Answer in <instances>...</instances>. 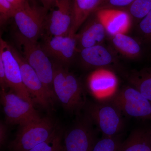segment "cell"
I'll return each instance as SVG.
<instances>
[{"label":"cell","instance_id":"d4e9b609","mask_svg":"<svg viewBox=\"0 0 151 151\" xmlns=\"http://www.w3.org/2000/svg\"><path fill=\"white\" fill-rule=\"evenodd\" d=\"M17 10L8 0H0V21L3 24L13 17Z\"/></svg>","mask_w":151,"mask_h":151},{"label":"cell","instance_id":"7a4b0ae2","mask_svg":"<svg viewBox=\"0 0 151 151\" xmlns=\"http://www.w3.org/2000/svg\"><path fill=\"white\" fill-rule=\"evenodd\" d=\"M15 38L26 61L35 71L52 101L55 99L53 88L54 65L48 55L37 42L27 39L18 32Z\"/></svg>","mask_w":151,"mask_h":151},{"label":"cell","instance_id":"9a60e30c","mask_svg":"<svg viewBox=\"0 0 151 151\" xmlns=\"http://www.w3.org/2000/svg\"><path fill=\"white\" fill-rule=\"evenodd\" d=\"M107 34L105 27L95 14V17L88 21L80 31L76 33L77 51L103 44Z\"/></svg>","mask_w":151,"mask_h":151},{"label":"cell","instance_id":"5bb4252c","mask_svg":"<svg viewBox=\"0 0 151 151\" xmlns=\"http://www.w3.org/2000/svg\"><path fill=\"white\" fill-rule=\"evenodd\" d=\"M96 14L110 36L126 34L132 24L129 13L120 9H101L96 11Z\"/></svg>","mask_w":151,"mask_h":151},{"label":"cell","instance_id":"44dd1931","mask_svg":"<svg viewBox=\"0 0 151 151\" xmlns=\"http://www.w3.org/2000/svg\"><path fill=\"white\" fill-rule=\"evenodd\" d=\"M151 10V0H135L129 6L132 24L137 25Z\"/></svg>","mask_w":151,"mask_h":151},{"label":"cell","instance_id":"9c48e42d","mask_svg":"<svg viewBox=\"0 0 151 151\" xmlns=\"http://www.w3.org/2000/svg\"><path fill=\"white\" fill-rule=\"evenodd\" d=\"M12 51L20 67L23 82L33 103L46 110H49L52 100L35 71L26 61L23 57L12 46Z\"/></svg>","mask_w":151,"mask_h":151},{"label":"cell","instance_id":"d6986e66","mask_svg":"<svg viewBox=\"0 0 151 151\" xmlns=\"http://www.w3.org/2000/svg\"><path fill=\"white\" fill-rule=\"evenodd\" d=\"M101 0H74L72 3L73 24L70 32H78L90 14L96 10Z\"/></svg>","mask_w":151,"mask_h":151},{"label":"cell","instance_id":"52a82bcc","mask_svg":"<svg viewBox=\"0 0 151 151\" xmlns=\"http://www.w3.org/2000/svg\"><path fill=\"white\" fill-rule=\"evenodd\" d=\"M45 11L29 3L17 10L13 18L19 33L28 40L37 42L45 25Z\"/></svg>","mask_w":151,"mask_h":151},{"label":"cell","instance_id":"f1b7e54d","mask_svg":"<svg viewBox=\"0 0 151 151\" xmlns=\"http://www.w3.org/2000/svg\"><path fill=\"white\" fill-rule=\"evenodd\" d=\"M43 5V8L47 10L53 7L58 0H40Z\"/></svg>","mask_w":151,"mask_h":151},{"label":"cell","instance_id":"7c38bea8","mask_svg":"<svg viewBox=\"0 0 151 151\" xmlns=\"http://www.w3.org/2000/svg\"><path fill=\"white\" fill-rule=\"evenodd\" d=\"M55 7L47 18L45 26L49 36L68 33L73 24L72 3L70 0H58Z\"/></svg>","mask_w":151,"mask_h":151},{"label":"cell","instance_id":"3957f363","mask_svg":"<svg viewBox=\"0 0 151 151\" xmlns=\"http://www.w3.org/2000/svg\"><path fill=\"white\" fill-rule=\"evenodd\" d=\"M57 129L48 118H41L20 126L9 148L10 151H29L48 139Z\"/></svg>","mask_w":151,"mask_h":151},{"label":"cell","instance_id":"7402d4cb","mask_svg":"<svg viewBox=\"0 0 151 151\" xmlns=\"http://www.w3.org/2000/svg\"><path fill=\"white\" fill-rule=\"evenodd\" d=\"M29 151H63L62 133L56 129L48 139Z\"/></svg>","mask_w":151,"mask_h":151},{"label":"cell","instance_id":"83f0119b","mask_svg":"<svg viewBox=\"0 0 151 151\" xmlns=\"http://www.w3.org/2000/svg\"><path fill=\"white\" fill-rule=\"evenodd\" d=\"M0 83L1 89L6 90L9 88L7 81L6 78L4 66L2 60L0 58Z\"/></svg>","mask_w":151,"mask_h":151},{"label":"cell","instance_id":"8992f818","mask_svg":"<svg viewBox=\"0 0 151 151\" xmlns=\"http://www.w3.org/2000/svg\"><path fill=\"white\" fill-rule=\"evenodd\" d=\"M1 99L8 124L20 126L40 118L33 103L24 100L12 90L1 89Z\"/></svg>","mask_w":151,"mask_h":151},{"label":"cell","instance_id":"ba28073f","mask_svg":"<svg viewBox=\"0 0 151 151\" xmlns=\"http://www.w3.org/2000/svg\"><path fill=\"white\" fill-rule=\"evenodd\" d=\"M93 123L86 114L69 129L64 136L63 151H92L97 140Z\"/></svg>","mask_w":151,"mask_h":151},{"label":"cell","instance_id":"30bf717a","mask_svg":"<svg viewBox=\"0 0 151 151\" xmlns=\"http://www.w3.org/2000/svg\"><path fill=\"white\" fill-rule=\"evenodd\" d=\"M0 58L4 66L9 88L23 99L33 103L23 82L19 64L13 53L12 46L2 38L0 40Z\"/></svg>","mask_w":151,"mask_h":151},{"label":"cell","instance_id":"603a6c76","mask_svg":"<svg viewBox=\"0 0 151 151\" xmlns=\"http://www.w3.org/2000/svg\"><path fill=\"white\" fill-rule=\"evenodd\" d=\"M136 26L138 40L151 45V10Z\"/></svg>","mask_w":151,"mask_h":151},{"label":"cell","instance_id":"5b68a950","mask_svg":"<svg viewBox=\"0 0 151 151\" xmlns=\"http://www.w3.org/2000/svg\"><path fill=\"white\" fill-rule=\"evenodd\" d=\"M110 101L123 115L151 121V101L132 86L119 89Z\"/></svg>","mask_w":151,"mask_h":151},{"label":"cell","instance_id":"277c9868","mask_svg":"<svg viewBox=\"0 0 151 151\" xmlns=\"http://www.w3.org/2000/svg\"><path fill=\"white\" fill-rule=\"evenodd\" d=\"M87 112L86 114L96 124L103 137L119 135L123 129V114L111 101L89 104Z\"/></svg>","mask_w":151,"mask_h":151},{"label":"cell","instance_id":"8fae6325","mask_svg":"<svg viewBox=\"0 0 151 151\" xmlns=\"http://www.w3.org/2000/svg\"><path fill=\"white\" fill-rule=\"evenodd\" d=\"M90 92L99 101H110L118 92V80L113 71L108 68H98L88 78Z\"/></svg>","mask_w":151,"mask_h":151},{"label":"cell","instance_id":"ffe728a7","mask_svg":"<svg viewBox=\"0 0 151 151\" xmlns=\"http://www.w3.org/2000/svg\"><path fill=\"white\" fill-rule=\"evenodd\" d=\"M125 77L131 86L151 101V67L131 70L126 73Z\"/></svg>","mask_w":151,"mask_h":151},{"label":"cell","instance_id":"cb8c5ba5","mask_svg":"<svg viewBox=\"0 0 151 151\" xmlns=\"http://www.w3.org/2000/svg\"><path fill=\"white\" fill-rule=\"evenodd\" d=\"M122 142L119 135L112 137H103L97 140L92 151H119Z\"/></svg>","mask_w":151,"mask_h":151},{"label":"cell","instance_id":"e0dca14e","mask_svg":"<svg viewBox=\"0 0 151 151\" xmlns=\"http://www.w3.org/2000/svg\"><path fill=\"white\" fill-rule=\"evenodd\" d=\"M110 37L114 48L123 56L130 59H136L142 55L141 43L139 40L124 33Z\"/></svg>","mask_w":151,"mask_h":151},{"label":"cell","instance_id":"2e32d148","mask_svg":"<svg viewBox=\"0 0 151 151\" xmlns=\"http://www.w3.org/2000/svg\"><path fill=\"white\" fill-rule=\"evenodd\" d=\"M79 52L82 62L89 67L107 68L117 63L113 52L103 44L83 49Z\"/></svg>","mask_w":151,"mask_h":151},{"label":"cell","instance_id":"f546056e","mask_svg":"<svg viewBox=\"0 0 151 151\" xmlns=\"http://www.w3.org/2000/svg\"><path fill=\"white\" fill-rule=\"evenodd\" d=\"M12 4V5L15 8L16 10L18 9L19 5L18 4L17 0H8Z\"/></svg>","mask_w":151,"mask_h":151},{"label":"cell","instance_id":"4316f807","mask_svg":"<svg viewBox=\"0 0 151 151\" xmlns=\"http://www.w3.org/2000/svg\"><path fill=\"white\" fill-rule=\"evenodd\" d=\"M7 136V127L4 122L1 121L0 123V146L1 149L6 145Z\"/></svg>","mask_w":151,"mask_h":151},{"label":"cell","instance_id":"6da1fadb","mask_svg":"<svg viewBox=\"0 0 151 151\" xmlns=\"http://www.w3.org/2000/svg\"><path fill=\"white\" fill-rule=\"evenodd\" d=\"M53 65V88L55 98L66 111L78 112L86 104V96L81 83L62 65Z\"/></svg>","mask_w":151,"mask_h":151},{"label":"cell","instance_id":"ac0fdd59","mask_svg":"<svg viewBox=\"0 0 151 151\" xmlns=\"http://www.w3.org/2000/svg\"><path fill=\"white\" fill-rule=\"evenodd\" d=\"M119 151H151V129H138L133 131L122 142Z\"/></svg>","mask_w":151,"mask_h":151},{"label":"cell","instance_id":"4fadbf2b","mask_svg":"<svg viewBox=\"0 0 151 151\" xmlns=\"http://www.w3.org/2000/svg\"><path fill=\"white\" fill-rule=\"evenodd\" d=\"M42 47L48 56L69 63L77 51L76 34L70 32L64 35L47 37Z\"/></svg>","mask_w":151,"mask_h":151},{"label":"cell","instance_id":"484cf974","mask_svg":"<svg viewBox=\"0 0 151 151\" xmlns=\"http://www.w3.org/2000/svg\"><path fill=\"white\" fill-rule=\"evenodd\" d=\"M135 0H107L97 10L104 9H116L130 6Z\"/></svg>","mask_w":151,"mask_h":151}]
</instances>
